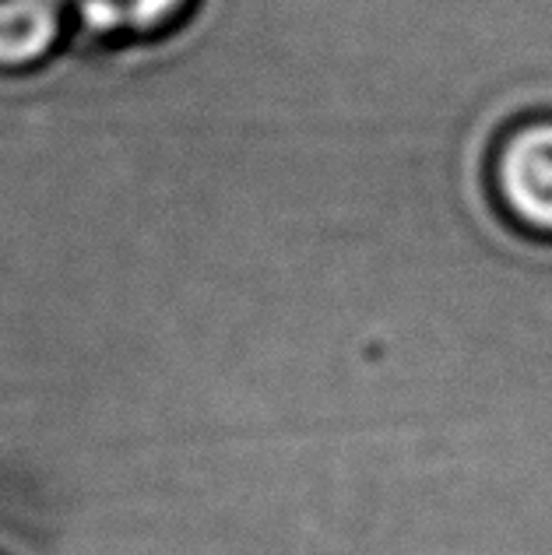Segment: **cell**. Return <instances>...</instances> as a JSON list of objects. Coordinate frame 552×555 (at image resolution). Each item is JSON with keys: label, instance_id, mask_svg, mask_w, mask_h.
Here are the masks:
<instances>
[{"label": "cell", "instance_id": "cell-1", "mask_svg": "<svg viewBox=\"0 0 552 555\" xmlns=\"http://www.w3.org/2000/svg\"><path fill=\"white\" fill-rule=\"evenodd\" d=\"M492 190L521 229L552 240V113L528 116L500 138Z\"/></svg>", "mask_w": 552, "mask_h": 555}, {"label": "cell", "instance_id": "cell-2", "mask_svg": "<svg viewBox=\"0 0 552 555\" xmlns=\"http://www.w3.org/2000/svg\"><path fill=\"white\" fill-rule=\"evenodd\" d=\"M64 0H0V70L47 64L64 47Z\"/></svg>", "mask_w": 552, "mask_h": 555}, {"label": "cell", "instance_id": "cell-3", "mask_svg": "<svg viewBox=\"0 0 552 555\" xmlns=\"http://www.w3.org/2000/svg\"><path fill=\"white\" fill-rule=\"evenodd\" d=\"M64 4L85 36L130 42L172 33L191 14L194 0H64Z\"/></svg>", "mask_w": 552, "mask_h": 555}]
</instances>
